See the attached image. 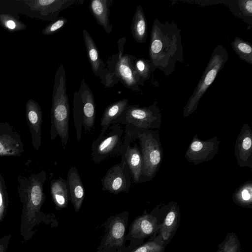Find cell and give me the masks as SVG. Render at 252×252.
<instances>
[{
  "instance_id": "8fae6325",
  "label": "cell",
  "mask_w": 252,
  "mask_h": 252,
  "mask_svg": "<svg viewBox=\"0 0 252 252\" xmlns=\"http://www.w3.org/2000/svg\"><path fill=\"white\" fill-rule=\"evenodd\" d=\"M220 141L217 136L202 140L195 134L186 152L187 160L198 165L212 160L218 152Z\"/></svg>"
},
{
  "instance_id": "2e32d148",
  "label": "cell",
  "mask_w": 252,
  "mask_h": 252,
  "mask_svg": "<svg viewBox=\"0 0 252 252\" xmlns=\"http://www.w3.org/2000/svg\"><path fill=\"white\" fill-rule=\"evenodd\" d=\"M158 219L153 212L138 217L131 224V235L135 238L143 239L155 235L162 222Z\"/></svg>"
},
{
  "instance_id": "836d02e7",
  "label": "cell",
  "mask_w": 252,
  "mask_h": 252,
  "mask_svg": "<svg viewBox=\"0 0 252 252\" xmlns=\"http://www.w3.org/2000/svg\"><path fill=\"white\" fill-rule=\"evenodd\" d=\"M67 22V20L65 17L57 18L47 25L42 31L41 33L45 35L53 34L62 29Z\"/></svg>"
},
{
  "instance_id": "8992f818",
  "label": "cell",
  "mask_w": 252,
  "mask_h": 252,
  "mask_svg": "<svg viewBox=\"0 0 252 252\" xmlns=\"http://www.w3.org/2000/svg\"><path fill=\"white\" fill-rule=\"evenodd\" d=\"M73 115L76 138L80 141L83 127L86 132L93 128L96 116V108L93 92L84 77L77 91L74 93Z\"/></svg>"
},
{
  "instance_id": "3957f363",
  "label": "cell",
  "mask_w": 252,
  "mask_h": 252,
  "mask_svg": "<svg viewBox=\"0 0 252 252\" xmlns=\"http://www.w3.org/2000/svg\"><path fill=\"white\" fill-rule=\"evenodd\" d=\"M125 137L132 143L139 140L143 165L139 183L152 180L158 171L162 161L163 151L158 130L138 128L126 125Z\"/></svg>"
},
{
  "instance_id": "44dd1931",
  "label": "cell",
  "mask_w": 252,
  "mask_h": 252,
  "mask_svg": "<svg viewBox=\"0 0 252 252\" xmlns=\"http://www.w3.org/2000/svg\"><path fill=\"white\" fill-rule=\"evenodd\" d=\"M83 36L88 60L95 76L102 77L106 70L105 65L101 60L98 49L89 32L83 30Z\"/></svg>"
},
{
  "instance_id": "ac0fdd59",
  "label": "cell",
  "mask_w": 252,
  "mask_h": 252,
  "mask_svg": "<svg viewBox=\"0 0 252 252\" xmlns=\"http://www.w3.org/2000/svg\"><path fill=\"white\" fill-rule=\"evenodd\" d=\"M67 186L69 198L75 212H78L82 206L85 196V191L81 178L77 169L72 166L67 175Z\"/></svg>"
},
{
  "instance_id": "5b68a950",
  "label": "cell",
  "mask_w": 252,
  "mask_h": 252,
  "mask_svg": "<svg viewBox=\"0 0 252 252\" xmlns=\"http://www.w3.org/2000/svg\"><path fill=\"white\" fill-rule=\"evenodd\" d=\"M228 60V53L221 45L214 49L204 71L184 109L187 117L196 110L200 99L214 81L218 73Z\"/></svg>"
},
{
  "instance_id": "9a60e30c",
  "label": "cell",
  "mask_w": 252,
  "mask_h": 252,
  "mask_svg": "<svg viewBox=\"0 0 252 252\" xmlns=\"http://www.w3.org/2000/svg\"><path fill=\"white\" fill-rule=\"evenodd\" d=\"M26 120L33 148L38 150L41 144L42 112L39 104L32 99H29L25 107Z\"/></svg>"
},
{
  "instance_id": "7402d4cb",
  "label": "cell",
  "mask_w": 252,
  "mask_h": 252,
  "mask_svg": "<svg viewBox=\"0 0 252 252\" xmlns=\"http://www.w3.org/2000/svg\"><path fill=\"white\" fill-rule=\"evenodd\" d=\"M129 105L128 100L124 98L113 102L108 105L104 110L100 120L101 129L100 133H104L108 127L114 124Z\"/></svg>"
},
{
  "instance_id": "4316f807",
  "label": "cell",
  "mask_w": 252,
  "mask_h": 252,
  "mask_svg": "<svg viewBox=\"0 0 252 252\" xmlns=\"http://www.w3.org/2000/svg\"><path fill=\"white\" fill-rule=\"evenodd\" d=\"M234 202L243 207L252 208V181L250 180L242 184L233 193Z\"/></svg>"
},
{
  "instance_id": "d4e9b609",
  "label": "cell",
  "mask_w": 252,
  "mask_h": 252,
  "mask_svg": "<svg viewBox=\"0 0 252 252\" xmlns=\"http://www.w3.org/2000/svg\"><path fill=\"white\" fill-rule=\"evenodd\" d=\"M224 3L235 16L243 19L247 24H252V0L225 1Z\"/></svg>"
},
{
  "instance_id": "d590c367",
  "label": "cell",
  "mask_w": 252,
  "mask_h": 252,
  "mask_svg": "<svg viewBox=\"0 0 252 252\" xmlns=\"http://www.w3.org/2000/svg\"><path fill=\"white\" fill-rule=\"evenodd\" d=\"M219 252H222V250H221V247H220V245H219Z\"/></svg>"
},
{
  "instance_id": "603a6c76",
  "label": "cell",
  "mask_w": 252,
  "mask_h": 252,
  "mask_svg": "<svg viewBox=\"0 0 252 252\" xmlns=\"http://www.w3.org/2000/svg\"><path fill=\"white\" fill-rule=\"evenodd\" d=\"M50 191L57 209L67 207L69 198L66 180L59 177L52 180L50 184Z\"/></svg>"
},
{
  "instance_id": "1f68e13d",
  "label": "cell",
  "mask_w": 252,
  "mask_h": 252,
  "mask_svg": "<svg viewBox=\"0 0 252 252\" xmlns=\"http://www.w3.org/2000/svg\"><path fill=\"white\" fill-rule=\"evenodd\" d=\"M134 65L138 74L144 80L150 78L151 71V64L149 60L145 59H135Z\"/></svg>"
},
{
  "instance_id": "d6a6232c",
  "label": "cell",
  "mask_w": 252,
  "mask_h": 252,
  "mask_svg": "<svg viewBox=\"0 0 252 252\" xmlns=\"http://www.w3.org/2000/svg\"><path fill=\"white\" fill-rule=\"evenodd\" d=\"M8 204V196L4 179L0 173V221L5 217Z\"/></svg>"
},
{
  "instance_id": "484cf974",
  "label": "cell",
  "mask_w": 252,
  "mask_h": 252,
  "mask_svg": "<svg viewBox=\"0 0 252 252\" xmlns=\"http://www.w3.org/2000/svg\"><path fill=\"white\" fill-rule=\"evenodd\" d=\"M125 223L120 217L113 219L110 223L106 244L111 246H121L125 233Z\"/></svg>"
},
{
  "instance_id": "277c9868",
  "label": "cell",
  "mask_w": 252,
  "mask_h": 252,
  "mask_svg": "<svg viewBox=\"0 0 252 252\" xmlns=\"http://www.w3.org/2000/svg\"><path fill=\"white\" fill-rule=\"evenodd\" d=\"M70 106L66 88L64 67L60 64L56 71L53 86L51 111L50 136L52 140L58 136L65 148L69 137Z\"/></svg>"
},
{
  "instance_id": "ffe728a7",
  "label": "cell",
  "mask_w": 252,
  "mask_h": 252,
  "mask_svg": "<svg viewBox=\"0 0 252 252\" xmlns=\"http://www.w3.org/2000/svg\"><path fill=\"white\" fill-rule=\"evenodd\" d=\"M113 0H92L89 5L93 16L107 33H110L113 28L109 19L110 6Z\"/></svg>"
},
{
  "instance_id": "4dcf8cb0",
  "label": "cell",
  "mask_w": 252,
  "mask_h": 252,
  "mask_svg": "<svg viewBox=\"0 0 252 252\" xmlns=\"http://www.w3.org/2000/svg\"><path fill=\"white\" fill-rule=\"evenodd\" d=\"M220 246L222 252H241V243L237 236L234 233L228 234Z\"/></svg>"
},
{
  "instance_id": "d6986e66",
  "label": "cell",
  "mask_w": 252,
  "mask_h": 252,
  "mask_svg": "<svg viewBox=\"0 0 252 252\" xmlns=\"http://www.w3.org/2000/svg\"><path fill=\"white\" fill-rule=\"evenodd\" d=\"M121 158H124L129 167L132 179L135 184L139 183L142 175L143 161L140 147L135 143L133 146L127 145L124 150Z\"/></svg>"
},
{
  "instance_id": "7a4b0ae2",
  "label": "cell",
  "mask_w": 252,
  "mask_h": 252,
  "mask_svg": "<svg viewBox=\"0 0 252 252\" xmlns=\"http://www.w3.org/2000/svg\"><path fill=\"white\" fill-rule=\"evenodd\" d=\"M46 179L44 171L17 177V190L22 204L20 234L25 241L33 237L36 232L35 228L43 219L41 209L45 199L44 185Z\"/></svg>"
},
{
  "instance_id": "30bf717a",
  "label": "cell",
  "mask_w": 252,
  "mask_h": 252,
  "mask_svg": "<svg viewBox=\"0 0 252 252\" xmlns=\"http://www.w3.org/2000/svg\"><path fill=\"white\" fill-rule=\"evenodd\" d=\"M83 1V0H28L23 2L35 17L49 21L57 19L63 9Z\"/></svg>"
},
{
  "instance_id": "f1b7e54d",
  "label": "cell",
  "mask_w": 252,
  "mask_h": 252,
  "mask_svg": "<svg viewBox=\"0 0 252 252\" xmlns=\"http://www.w3.org/2000/svg\"><path fill=\"white\" fill-rule=\"evenodd\" d=\"M0 25L7 31L10 32L23 31L27 27L25 23L21 20L6 13H0Z\"/></svg>"
},
{
  "instance_id": "4fadbf2b",
  "label": "cell",
  "mask_w": 252,
  "mask_h": 252,
  "mask_svg": "<svg viewBox=\"0 0 252 252\" xmlns=\"http://www.w3.org/2000/svg\"><path fill=\"white\" fill-rule=\"evenodd\" d=\"M21 136L7 122H0V157H19L24 152Z\"/></svg>"
},
{
  "instance_id": "6da1fadb",
  "label": "cell",
  "mask_w": 252,
  "mask_h": 252,
  "mask_svg": "<svg viewBox=\"0 0 252 252\" xmlns=\"http://www.w3.org/2000/svg\"><path fill=\"white\" fill-rule=\"evenodd\" d=\"M151 71L156 69L166 76L172 74L177 63L184 61L181 30L174 21L153 23L149 49Z\"/></svg>"
},
{
  "instance_id": "5bb4252c",
  "label": "cell",
  "mask_w": 252,
  "mask_h": 252,
  "mask_svg": "<svg viewBox=\"0 0 252 252\" xmlns=\"http://www.w3.org/2000/svg\"><path fill=\"white\" fill-rule=\"evenodd\" d=\"M234 149L239 166L252 169V130L247 123H244L241 128Z\"/></svg>"
},
{
  "instance_id": "52a82bcc",
  "label": "cell",
  "mask_w": 252,
  "mask_h": 252,
  "mask_svg": "<svg viewBox=\"0 0 252 252\" xmlns=\"http://www.w3.org/2000/svg\"><path fill=\"white\" fill-rule=\"evenodd\" d=\"M125 127L119 123L113 124L93 141L91 157L97 164L107 159L121 156L123 154Z\"/></svg>"
},
{
  "instance_id": "9c48e42d",
  "label": "cell",
  "mask_w": 252,
  "mask_h": 252,
  "mask_svg": "<svg viewBox=\"0 0 252 252\" xmlns=\"http://www.w3.org/2000/svg\"><path fill=\"white\" fill-rule=\"evenodd\" d=\"M131 175L125 159L110 167L101 179L102 190L115 194L128 192L131 185Z\"/></svg>"
},
{
  "instance_id": "ba28073f",
  "label": "cell",
  "mask_w": 252,
  "mask_h": 252,
  "mask_svg": "<svg viewBox=\"0 0 252 252\" xmlns=\"http://www.w3.org/2000/svg\"><path fill=\"white\" fill-rule=\"evenodd\" d=\"M128 125L138 128H159L162 124V114L155 101L152 105L141 107L138 104L129 105L114 124Z\"/></svg>"
},
{
  "instance_id": "7c38bea8",
  "label": "cell",
  "mask_w": 252,
  "mask_h": 252,
  "mask_svg": "<svg viewBox=\"0 0 252 252\" xmlns=\"http://www.w3.org/2000/svg\"><path fill=\"white\" fill-rule=\"evenodd\" d=\"M136 58L119 51L116 65V73L126 87L133 91L139 90L144 85V80L138 74L134 65Z\"/></svg>"
},
{
  "instance_id": "e575fe53",
  "label": "cell",
  "mask_w": 252,
  "mask_h": 252,
  "mask_svg": "<svg viewBox=\"0 0 252 252\" xmlns=\"http://www.w3.org/2000/svg\"><path fill=\"white\" fill-rule=\"evenodd\" d=\"M11 237V234H9L0 238V252H6Z\"/></svg>"
},
{
  "instance_id": "cb8c5ba5",
  "label": "cell",
  "mask_w": 252,
  "mask_h": 252,
  "mask_svg": "<svg viewBox=\"0 0 252 252\" xmlns=\"http://www.w3.org/2000/svg\"><path fill=\"white\" fill-rule=\"evenodd\" d=\"M131 33L134 40L139 43L145 42L147 36V23L142 6L138 5L133 15Z\"/></svg>"
},
{
  "instance_id": "f546056e",
  "label": "cell",
  "mask_w": 252,
  "mask_h": 252,
  "mask_svg": "<svg viewBox=\"0 0 252 252\" xmlns=\"http://www.w3.org/2000/svg\"><path fill=\"white\" fill-rule=\"evenodd\" d=\"M166 246L162 237L158 234L151 241L141 245L131 252H164Z\"/></svg>"
},
{
  "instance_id": "e0dca14e",
  "label": "cell",
  "mask_w": 252,
  "mask_h": 252,
  "mask_svg": "<svg viewBox=\"0 0 252 252\" xmlns=\"http://www.w3.org/2000/svg\"><path fill=\"white\" fill-rule=\"evenodd\" d=\"M167 213L158 231L166 246L176 232L180 221V211L177 202H171L167 205Z\"/></svg>"
},
{
  "instance_id": "83f0119b",
  "label": "cell",
  "mask_w": 252,
  "mask_h": 252,
  "mask_svg": "<svg viewBox=\"0 0 252 252\" xmlns=\"http://www.w3.org/2000/svg\"><path fill=\"white\" fill-rule=\"evenodd\" d=\"M231 46L240 59L252 64V47L249 42L236 37Z\"/></svg>"
}]
</instances>
